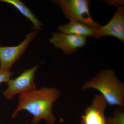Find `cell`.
I'll use <instances>...</instances> for the list:
<instances>
[{"label": "cell", "instance_id": "cell-1", "mask_svg": "<svg viewBox=\"0 0 124 124\" xmlns=\"http://www.w3.org/2000/svg\"><path fill=\"white\" fill-rule=\"evenodd\" d=\"M60 94L57 89L47 87L21 94L11 117L15 118L20 111L25 110L33 116L32 124H38L42 120H45L49 124H54L56 117L53 113L52 108Z\"/></svg>", "mask_w": 124, "mask_h": 124}, {"label": "cell", "instance_id": "cell-2", "mask_svg": "<svg viewBox=\"0 0 124 124\" xmlns=\"http://www.w3.org/2000/svg\"><path fill=\"white\" fill-rule=\"evenodd\" d=\"M89 89L100 91L107 104L124 107V85L111 69L103 70L85 82L82 86V90Z\"/></svg>", "mask_w": 124, "mask_h": 124}, {"label": "cell", "instance_id": "cell-3", "mask_svg": "<svg viewBox=\"0 0 124 124\" xmlns=\"http://www.w3.org/2000/svg\"><path fill=\"white\" fill-rule=\"evenodd\" d=\"M53 2L59 6L64 16L70 21H76L95 29L100 26L92 18L88 0H56Z\"/></svg>", "mask_w": 124, "mask_h": 124}, {"label": "cell", "instance_id": "cell-4", "mask_svg": "<svg viewBox=\"0 0 124 124\" xmlns=\"http://www.w3.org/2000/svg\"><path fill=\"white\" fill-rule=\"evenodd\" d=\"M39 64L24 71L15 79H9L7 82L8 87L3 92L5 97L9 100L12 99L16 95L36 89L35 83V74Z\"/></svg>", "mask_w": 124, "mask_h": 124}, {"label": "cell", "instance_id": "cell-5", "mask_svg": "<svg viewBox=\"0 0 124 124\" xmlns=\"http://www.w3.org/2000/svg\"><path fill=\"white\" fill-rule=\"evenodd\" d=\"M38 31L30 32L26 38L19 45L14 46H0V70L10 71L16 62L18 60L24 53L29 44L36 36Z\"/></svg>", "mask_w": 124, "mask_h": 124}, {"label": "cell", "instance_id": "cell-6", "mask_svg": "<svg viewBox=\"0 0 124 124\" xmlns=\"http://www.w3.org/2000/svg\"><path fill=\"white\" fill-rule=\"evenodd\" d=\"M85 37L60 32L53 33L50 42L56 48L62 50L65 54H73L77 49L83 47L86 44Z\"/></svg>", "mask_w": 124, "mask_h": 124}, {"label": "cell", "instance_id": "cell-7", "mask_svg": "<svg viewBox=\"0 0 124 124\" xmlns=\"http://www.w3.org/2000/svg\"><path fill=\"white\" fill-rule=\"evenodd\" d=\"M110 36L124 42V8L118 6L113 17L108 24L97 29L95 38Z\"/></svg>", "mask_w": 124, "mask_h": 124}, {"label": "cell", "instance_id": "cell-8", "mask_svg": "<svg viewBox=\"0 0 124 124\" xmlns=\"http://www.w3.org/2000/svg\"><path fill=\"white\" fill-rule=\"evenodd\" d=\"M107 104L102 95H95L82 116L81 124H105L104 113Z\"/></svg>", "mask_w": 124, "mask_h": 124}, {"label": "cell", "instance_id": "cell-9", "mask_svg": "<svg viewBox=\"0 0 124 124\" xmlns=\"http://www.w3.org/2000/svg\"><path fill=\"white\" fill-rule=\"evenodd\" d=\"M58 30L62 33L86 37H93L95 38L97 34V29L76 21H70L69 23L60 25L58 28Z\"/></svg>", "mask_w": 124, "mask_h": 124}, {"label": "cell", "instance_id": "cell-10", "mask_svg": "<svg viewBox=\"0 0 124 124\" xmlns=\"http://www.w3.org/2000/svg\"><path fill=\"white\" fill-rule=\"evenodd\" d=\"M0 1L8 3L16 8L20 13L31 22L35 30L38 31L41 29V27L42 25V23L36 17L32 11L21 1L19 0H0Z\"/></svg>", "mask_w": 124, "mask_h": 124}, {"label": "cell", "instance_id": "cell-11", "mask_svg": "<svg viewBox=\"0 0 124 124\" xmlns=\"http://www.w3.org/2000/svg\"><path fill=\"white\" fill-rule=\"evenodd\" d=\"M124 112L122 110H117L113 117L105 118L106 124H124Z\"/></svg>", "mask_w": 124, "mask_h": 124}, {"label": "cell", "instance_id": "cell-12", "mask_svg": "<svg viewBox=\"0 0 124 124\" xmlns=\"http://www.w3.org/2000/svg\"><path fill=\"white\" fill-rule=\"evenodd\" d=\"M13 73L11 71H2L0 70V84L6 82L10 79Z\"/></svg>", "mask_w": 124, "mask_h": 124}, {"label": "cell", "instance_id": "cell-13", "mask_svg": "<svg viewBox=\"0 0 124 124\" xmlns=\"http://www.w3.org/2000/svg\"><path fill=\"white\" fill-rule=\"evenodd\" d=\"M105 124H106V123H105Z\"/></svg>", "mask_w": 124, "mask_h": 124}]
</instances>
